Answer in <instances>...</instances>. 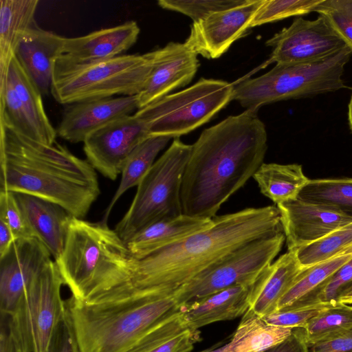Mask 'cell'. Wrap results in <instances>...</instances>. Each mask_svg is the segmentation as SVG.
<instances>
[{"mask_svg": "<svg viewBox=\"0 0 352 352\" xmlns=\"http://www.w3.org/2000/svg\"><path fill=\"white\" fill-rule=\"evenodd\" d=\"M251 285H236L179 307L190 329L242 316L249 309Z\"/></svg>", "mask_w": 352, "mask_h": 352, "instance_id": "cell-23", "label": "cell"}, {"mask_svg": "<svg viewBox=\"0 0 352 352\" xmlns=\"http://www.w3.org/2000/svg\"><path fill=\"white\" fill-rule=\"evenodd\" d=\"M309 349V352H349L352 351V329L319 341Z\"/></svg>", "mask_w": 352, "mask_h": 352, "instance_id": "cell-41", "label": "cell"}, {"mask_svg": "<svg viewBox=\"0 0 352 352\" xmlns=\"http://www.w3.org/2000/svg\"><path fill=\"white\" fill-rule=\"evenodd\" d=\"M233 84L201 78L179 92L168 94L135 114L150 136L177 138L208 122L232 100Z\"/></svg>", "mask_w": 352, "mask_h": 352, "instance_id": "cell-9", "label": "cell"}, {"mask_svg": "<svg viewBox=\"0 0 352 352\" xmlns=\"http://www.w3.org/2000/svg\"><path fill=\"white\" fill-rule=\"evenodd\" d=\"M336 302H318L301 307L278 310L263 317L268 323L283 327L304 328L307 324L322 310Z\"/></svg>", "mask_w": 352, "mask_h": 352, "instance_id": "cell-39", "label": "cell"}, {"mask_svg": "<svg viewBox=\"0 0 352 352\" xmlns=\"http://www.w3.org/2000/svg\"><path fill=\"white\" fill-rule=\"evenodd\" d=\"M151 53V72L137 95L139 109L188 85L199 66L198 55L185 43L170 42Z\"/></svg>", "mask_w": 352, "mask_h": 352, "instance_id": "cell-18", "label": "cell"}, {"mask_svg": "<svg viewBox=\"0 0 352 352\" xmlns=\"http://www.w3.org/2000/svg\"><path fill=\"white\" fill-rule=\"evenodd\" d=\"M149 136L145 123L134 113L92 133L84 141L83 150L97 171L115 180L129 154Z\"/></svg>", "mask_w": 352, "mask_h": 352, "instance_id": "cell-14", "label": "cell"}, {"mask_svg": "<svg viewBox=\"0 0 352 352\" xmlns=\"http://www.w3.org/2000/svg\"><path fill=\"white\" fill-rule=\"evenodd\" d=\"M170 139L167 136H149L132 151L122 166L120 184L104 212L102 221L107 222L113 206L126 191L139 185L155 163L157 155Z\"/></svg>", "mask_w": 352, "mask_h": 352, "instance_id": "cell-30", "label": "cell"}, {"mask_svg": "<svg viewBox=\"0 0 352 352\" xmlns=\"http://www.w3.org/2000/svg\"><path fill=\"white\" fill-rule=\"evenodd\" d=\"M38 0H0V89L23 35L36 25Z\"/></svg>", "mask_w": 352, "mask_h": 352, "instance_id": "cell-26", "label": "cell"}, {"mask_svg": "<svg viewBox=\"0 0 352 352\" xmlns=\"http://www.w3.org/2000/svg\"><path fill=\"white\" fill-rule=\"evenodd\" d=\"M272 47L270 60L276 63H298L320 60L337 53L346 45L327 19L301 16L266 41Z\"/></svg>", "mask_w": 352, "mask_h": 352, "instance_id": "cell-13", "label": "cell"}, {"mask_svg": "<svg viewBox=\"0 0 352 352\" xmlns=\"http://www.w3.org/2000/svg\"><path fill=\"white\" fill-rule=\"evenodd\" d=\"M352 50L345 47L327 58L306 63H276L265 74L233 84L232 100L247 109L335 91L346 86L342 75Z\"/></svg>", "mask_w": 352, "mask_h": 352, "instance_id": "cell-6", "label": "cell"}, {"mask_svg": "<svg viewBox=\"0 0 352 352\" xmlns=\"http://www.w3.org/2000/svg\"><path fill=\"white\" fill-rule=\"evenodd\" d=\"M191 145L174 138L138 186L132 203L114 230L126 243L149 224L183 214L181 188Z\"/></svg>", "mask_w": 352, "mask_h": 352, "instance_id": "cell-8", "label": "cell"}, {"mask_svg": "<svg viewBox=\"0 0 352 352\" xmlns=\"http://www.w3.org/2000/svg\"><path fill=\"white\" fill-rule=\"evenodd\" d=\"M261 192L276 205L296 199L309 179L297 164L263 163L253 175Z\"/></svg>", "mask_w": 352, "mask_h": 352, "instance_id": "cell-29", "label": "cell"}, {"mask_svg": "<svg viewBox=\"0 0 352 352\" xmlns=\"http://www.w3.org/2000/svg\"><path fill=\"white\" fill-rule=\"evenodd\" d=\"M65 37L37 24L21 37L15 56L41 94L51 93L56 61L63 53Z\"/></svg>", "mask_w": 352, "mask_h": 352, "instance_id": "cell-21", "label": "cell"}, {"mask_svg": "<svg viewBox=\"0 0 352 352\" xmlns=\"http://www.w3.org/2000/svg\"><path fill=\"white\" fill-rule=\"evenodd\" d=\"M302 329L309 346L352 329V305L339 302L322 310Z\"/></svg>", "mask_w": 352, "mask_h": 352, "instance_id": "cell-33", "label": "cell"}, {"mask_svg": "<svg viewBox=\"0 0 352 352\" xmlns=\"http://www.w3.org/2000/svg\"><path fill=\"white\" fill-rule=\"evenodd\" d=\"M15 239L9 226L0 219V256L7 252Z\"/></svg>", "mask_w": 352, "mask_h": 352, "instance_id": "cell-45", "label": "cell"}, {"mask_svg": "<svg viewBox=\"0 0 352 352\" xmlns=\"http://www.w3.org/2000/svg\"><path fill=\"white\" fill-rule=\"evenodd\" d=\"M214 219L195 217L182 214L173 218L157 221L136 232L126 245L135 258L178 242L197 232L210 228Z\"/></svg>", "mask_w": 352, "mask_h": 352, "instance_id": "cell-25", "label": "cell"}, {"mask_svg": "<svg viewBox=\"0 0 352 352\" xmlns=\"http://www.w3.org/2000/svg\"><path fill=\"white\" fill-rule=\"evenodd\" d=\"M267 134L257 110L204 129L191 145L181 188L184 214L214 219L223 204L263 164Z\"/></svg>", "mask_w": 352, "mask_h": 352, "instance_id": "cell-1", "label": "cell"}, {"mask_svg": "<svg viewBox=\"0 0 352 352\" xmlns=\"http://www.w3.org/2000/svg\"><path fill=\"white\" fill-rule=\"evenodd\" d=\"M0 352H25L10 331L7 322L1 320Z\"/></svg>", "mask_w": 352, "mask_h": 352, "instance_id": "cell-44", "label": "cell"}, {"mask_svg": "<svg viewBox=\"0 0 352 352\" xmlns=\"http://www.w3.org/2000/svg\"><path fill=\"white\" fill-rule=\"evenodd\" d=\"M352 245V222L336 230L325 237L295 250L302 268L337 256Z\"/></svg>", "mask_w": 352, "mask_h": 352, "instance_id": "cell-34", "label": "cell"}, {"mask_svg": "<svg viewBox=\"0 0 352 352\" xmlns=\"http://www.w3.org/2000/svg\"><path fill=\"white\" fill-rule=\"evenodd\" d=\"M314 12L327 19L352 50V0H324Z\"/></svg>", "mask_w": 352, "mask_h": 352, "instance_id": "cell-38", "label": "cell"}, {"mask_svg": "<svg viewBox=\"0 0 352 352\" xmlns=\"http://www.w3.org/2000/svg\"><path fill=\"white\" fill-rule=\"evenodd\" d=\"M153 68L151 52L122 54L94 63L75 65L56 61L51 94L62 104L115 96L138 95Z\"/></svg>", "mask_w": 352, "mask_h": 352, "instance_id": "cell-7", "label": "cell"}, {"mask_svg": "<svg viewBox=\"0 0 352 352\" xmlns=\"http://www.w3.org/2000/svg\"><path fill=\"white\" fill-rule=\"evenodd\" d=\"M42 96L14 55L0 89V122L32 140L53 144L57 131L46 114Z\"/></svg>", "mask_w": 352, "mask_h": 352, "instance_id": "cell-12", "label": "cell"}, {"mask_svg": "<svg viewBox=\"0 0 352 352\" xmlns=\"http://www.w3.org/2000/svg\"><path fill=\"white\" fill-rule=\"evenodd\" d=\"M349 352H352V351H349Z\"/></svg>", "mask_w": 352, "mask_h": 352, "instance_id": "cell-50", "label": "cell"}, {"mask_svg": "<svg viewBox=\"0 0 352 352\" xmlns=\"http://www.w3.org/2000/svg\"><path fill=\"white\" fill-rule=\"evenodd\" d=\"M201 332L190 329L179 310L159 322L126 352H190Z\"/></svg>", "mask_w": 352, "mask_h": 352, "instance_id": "cell-27", "label": "cell"}, {"mask_svg": "<svg viewBox=\"0 0 352 352\" xmlns=\"http://www.w3.org/2000/svg\"><path fill=\"white\" fill-rule=\"evenodd\" d=\"M352 254V245L344 248L339 255Z\"/></svg>", "mask_w": 352, "mask_h": 352, "instance_id": "cell-49", "label": "cell"}, {"mask_svg": "<svg viewBox=\"0 0 352 352\" xmlns=\"http://www.w3.org/2000/svg\"><path fill=\"white\" fill-rule=\"evenodd\" d=\"M338 302L352 305V283L341 294Z\"/></svg>", "mask_w": 352, "mask_h": 352, "instance_id": "cell-46", "label": "cell"}, {"mask_svg": "<svg viewBox=\"0 0 352 352\" xmlns=\"http://www.w3.org/2000/svg\"><path fill=\"white\" fill-rule=\"evenodd\" d=\"M283 232L250 241L215 263L173 295L179 307L236 285H252L280 251Z\"/></svg>", "mask_w": 352, "mask_h": 352, "instance_id": "cell-11", "label": "cell"}, {"mask_svg": "<svg viewBox=\"0 0 352 352\" xmlns=\"http://www.w3.org/2000/svg\"><path fill=\"white\" fill-rule=\"evenodd\" d=\"M352 254L338 255L307 268L280 298L278 310L287 308L314 292L339 267L346 263Z\"/></svg>", "mask_w": 352, "mask_h": 352, "instance_id": "cell-32", "label": "cell"}, {"mask_svg": "<svg viewBox=\"0 0 352 352\" xmlns=\"http://www.w3.org/2000/svg\"><path fill=\"white\" fill-rule=\"evenodd\" d=\"M288 250L314 243L352 222V217L298 198L276 205Z\"/></svg>", "mask_w": 352, "mask_h": 352, "instance_id": "cell-17", "label": "cell"}, {"mask_svg": "<svg viewBox=\"0 0 352 352\" xmlns=\"http://www.w3.org/2000/svg\"><path fill=\"white\" fill-rule=\"evenodd\" d=\"M293 329L268 323L263 317L248 309L224 352H263L285 340Z\"/></svg>", "mask_w": 352, "mask_h": 352, "instance_id": "cell-28", "label": "cell"}, {"mask_svg": "<svg viewBox=\"0 0 352 352\" xmlns=\"http://www.w3.org/2000/svg\"><path fill=\"white\" fill-rule=\"evenodd\" d=\"M48 352H74L67 328L64 322L56 331Z\"/></svg>", "mask_w": 352, "mask_h": 352, "instance_id": "cell-43", "label": "cell"}, {"mask_svg": "<svg viewBox=\"0 0 352 352\" xmlns=\"http://www.w3.org/2000/svg\"><path fill=\"white\" fill-rule=\"evenodd\" d=\"M283 232L277 206L248 208L216 217L208 228L129 263L123 282L144 294L168 296L242 245Z\"/></svg>", "mask_w": 352, "mask_h": 352, "instance_id": "cell-2", "label": "cell"}, {"mask_svg": "<svg viewBox=\"0 0 352 352\" xmlns=\"http://www.w3.org/2000/svg\"><path fill=\"white\" fill-rule=\"evenodd\" d=\"M264 0H247L234 8L213 12L193 22L185 43L197 55L220 57L250 28V23Z\"/></svg>", "mask_w": 352, "mask_h": 352, "instance_id": "cell-15", "label": "cell"}, {"mask_svg": "<svg viewBox=\"0 0 352 352\" xmlns=\"http://www.w3.org/2000/svg\"><path fill=\"white\" fill-rule=\"evenodd\" d=\"M247 0H160L158 5L166 10L182 13L193 22L204 19L210 14L236 7Z\"/></svg>", "mask_w": 352, "mask_h": 352, "instance_id": "cell-37", "label": "cell"}, {"mask_svg": "<svg viewBox=\"0 0 352 352\" xmlns=\"http://www.w3.org/2000/svg\"><path fill=\"white\" fill-rule=\"evenodd\" d=\"M226 349V344H216L214 346H212L211 347L205 349L204 351H199V352H224Z\"/></svg>", "mask_w": 352, "mask_h": 352, "instance_id": "cell-47", "label": "cell"}, {"mask_svg": "<svg viewBox=\"0 0 352 352\" xmlns=\"http://www.w3.org/2000/svg\"><path fill=\"white\" fill-rule=\"evenodd\" d=\"M139 109L137 95L85 100L67 104L56 129L71 143L84 142L92 133Z\"/></svg>", "mask_w": 352, "mask_h": 352, "instance_id": "cell-19", "label": "cell"}, {"mask_svg": "<svg viewBox=\"0 0 352 352\" xmlns=\"http://www.w3.org/2000/svg\"><path fill=\"white\" fill-rule=\"evenodd\" d=\"M295 251L288 250L267 266L250 288L249 309L261 317L277 311L280 298L303 270Z\"/></svg>", "mask_w": 352, "mask_h": 352, "instance_id": "cell-24", "label": "cell"}, {"mask_svg": "<svg viewBox=\"0 0 352 352\" xmlns=\"http://www.w3.org/2000/svg\"><path fill=\"white\" fill-rule=\"evenodd\" d=\"M263 352H309L302 328H294L283 342Z\"/></svg>", "mask_w": 352, "mask_h": 352, "instance_id": "cell-42", "label": "cell"}, {"mask_svg": "<svg viewBox=\"0 0 352 352\" xmlns=\"http://www.w3.org/2000/svg\"><path fill=\"white\" fill-rule=\"evenodd\" d=\"M131 254L107 221L72 217L63 250L54 261L64 282L78 300H88L122 282Z\"/></svg>", "mask_w": 352, "mask_h": 352, "instance_id": "cell-5", "label": "cell"}, {"mask_svg": "<svg viewBox=\"0 0 352 352\" xmlns=\"http://www.w3.org/2000/svg\"><path fill=\"white\" fill-rule=\"evenodd\" d=\"M63 285L52 260L33 278L11 315L5 316L10 331L25 352H48L65 320Z\"/></svg>", "mask_w": 352, "mask_h": 352, "instance_id": "cell-10", "label": "cell"}, {"mask_svg": "<svg viewBox=\"0 0 352 352\" xmlns=\"http://www.w3.org/2000/svg\"><path fill=\"white\" fill-rule=\"evenodd\" d=\"M13 194L33 236L45 246L54 261L57 260L63 250L72 216L52 201L25 193Z\"/></svg>", "mask_w": 352, "mask_h": 352, "instance_id": "cell-22", "label": "cell"}, {"mask_svg": "<svg viewBox=\"0 0 352 352\" xmlns=\"http://www.w3.org/2000/svg\"><path fill=\"white\" fill-rule=\"evenodd\" d=\"M297 198L352 217V178L309 179Z\"/></svg>", "mask_w": 352, "mask_h": 352, "instance_id": "cell-31", "label": "cell"}, {"mask_svg": "<svg viewBox=\"0 0 352 352\" xmlns=\"http://www.w3.org/2000/svg\"><path fill=\"white\" fill-rule=\"evenodd\" d=\"M52 260L47 249L36 238L14 241L0 256L1 316L11 315L27 287Z\"/></svg>", "mask_w": 352, "mask_h": 352, "instance_id": "cell-16", "label": "cell"}, {"mask_svg": "<svg viewBox=\"0 0 352 352\" xmlns=\"http://www.w3.org/2000/svg\"><path fill=\"white\" fill-rule=\"evenodd\" d=\"M0 191L34 195L83 219L100 194L96 170L57 142L32 140L0 122Z\"/></svg>", "mask_w": 352, "mask_h": 352, "instance_id": "cell-3", "label": "cell"}, {"mask_svg": "<svg viewBox=\"0 0 352 352\" xmlns=\"http://www.w3.org/2000/svg\"><path fill=\"white\" fill-rule=\"evenodd\" d=\"M324 0H264L256 12L250 28L290 16L314 12Z\"/></svg>", "mask_w": 352, "mask_h": 352, "instance_id": "cell-35", "label": "cell"}, {"mask_svg": "<svg viewBox=\"0 0 352 352\" xmlns=\"http://www.w3.org/2000/svg\"><path fill=\"white\" fill-rule=\"evenodd\" d=\"M348 120L349 127L352 131V96L351 97L349 106H348Z\"/></svg>", "mask_w": 352, "mask_h": 352, "instance_id": "cell-48", "label": "cell"}, {"mask_svg": "<svg viewBox=\"0 0 352 352\" xmlns=\"http://www.w3.org/2000/svg\"><path fill=\"white\" fill-rule=\"evenodd\" d=\"M65 308L74 352H126L179 310L174 295L153 296L123 283L85 301L71 296Z\"/></svg>", "mask_w": 352, "mask_h": 352, "instance_id": "cell-4", "label": "cell"}, {"mask_svg": "<svg viewBox=\"0 0 352 352\" xmlns=\"http://www.w3.org/2000/svg\"><path fill=\"white\" fill-rule=\"evenodd\" d=\"M351 283L352 257L334 272L314 292L287 308L318 302H338L341 294Z\"/></svg>", "mask_w": 352, "mask_h": 352, "instance_id": "cell-36", "label": "cell"}, {"mask_svg": "<svg viewBox=\"0 0 352 352\" xmlns=\"http://www.w3.org/2000/svg\"><path fill=\"white\" fill-rule=\"evenodd\" d=\"M0 219L9 226L16 239L34 237L12 192L0 191Z\"/></svg>", "mask_w": 352, "mask_h": 352, "instance_id": "cell-40", "label": "cell"}, {"mask_svg": "<svg viewBox=\"0 0 352 352\" xmlns=\"http://www.w3.org/2000/svg\"><path fill=\"white\" fill-rule=\"evenodd\" d=\"M140 32L138 24L129 21L84 36L65 37L63 53L58 60L82 65L120 56L136 43Z\"/></svg>", "mask_w": 352, "mask_h": 352, "instance_id": "cell-20", "label": "cell"}]
</instances>
